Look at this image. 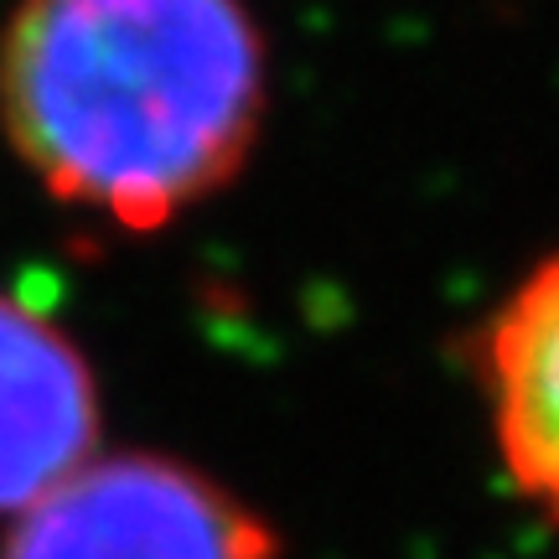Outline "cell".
<instances>
[{"mask_svg": "<svg viewBox=\"0 0 559 559\" xmlns=\"http://www.w3.org/2000/svg\"><path fill=\"white\" fill-rule=\"evenodd\" d=\"M99 379L83 347L37 306L0 290V513L58 487L99 451Z\"/></svg>", "mask_w": 559, "mask_h": 559, "instance_id": "obj_3", "label": "cell"}, {"mask_svg": "<svg viewBox=\"0 0 559 559\" xmlns=\"http://www.w3.org/2000/svg\"><path fill=\"white\" fill-rule=\"evenodd\" d=\"M270 52L249 0H16L0 135L47 198L151 234L243 171Z\"/></svg>", "mask_w": 559, "mask_h": 559, "instance_id": "obj_1", "label": "cell"}, {"mask_svg": "<svg viewBox=\"0 0 559 559\" xmlns=\"http://www.w3.org/2000/svg\"><path fill=\"white\" fill-rule=\"evenodd\" d=\"M481 394L513 487L559 528V249L487 317Z\"/></svg>", "mask_w": 559, "mask_h": 559, "instance_id": "obj_4", "label": "cell"}, {"mask_svg": "<svg viewBox=\"0 0 559 559\" xmlns=\"http://www.w3.org/2000/svg\"><path fill=\"white\" fill-rule=\"evenodd\" d=\"M0 559H280V539L187 461L94 451L11 519Z\"/></svg>", "mask_w": 559, "mask_h": 559, "instance_id": "obj_2", "label": "cell"}]
</instances>
